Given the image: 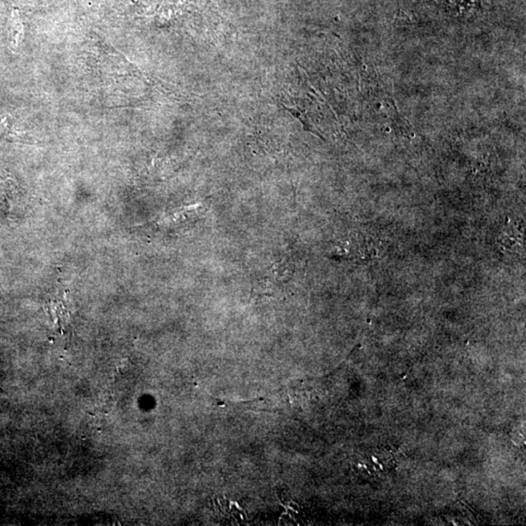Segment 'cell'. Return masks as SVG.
Wrapping results in <instances>:
<instances>
[{
	"mask_svg": "<svg viewBox=\"0 0 526 526\" xmlns=\"http://www.w3.org/2000/svg\"><path fill=\"white\" fill-rule=\"evenodd\" d=\"M0 289H1V288H0Z\"/></svg>",
	"mask_w": 526,
	"mask_h": 526,
	"instance_id": "cell-1",
	"label": "cell"
}]
</instances>
